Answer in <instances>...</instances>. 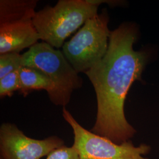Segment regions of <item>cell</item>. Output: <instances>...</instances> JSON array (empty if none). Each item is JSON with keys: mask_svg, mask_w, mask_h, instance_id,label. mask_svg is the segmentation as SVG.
I'll return each instance as SVG.
<instances>
[{"mask_svg": "<svg viewBox=\"0 0 159 159\" xmlns=\"http://www.w3.org/2000/svg\"><path fill=\"white\" fill-rule=\"evenodd\" d=\"M139 29L132 22L111 31L108 50L102 60L85 73L96 94V123L91 131L121 144L130 141L135 129L126 119L125 102L133 83L141 80L149 54L135 50Z\"/></svg>", "mask_w": 159, "mask_h": 159, "instance_id": "1", "label": "cell"}, {"mask_svg": "<svg viewBox=\"0 0 159 159\" xmlns=\"http://www.w3.org/2000/svg\"><path fill=\"white\" fill-rule=\"evenodd\" d=\"M21 64L39 70L51 81L52 89L48 96L56 106L66 107L73 92L83 85V79L63 51L45 42L37 43L22 54Z\"/></svg>", "mask_w": 159, "mask_h": 159, "instance_id": "2", "label": "cell"}, {"mask_svg": "<svg viewBox=\"0 0 159 159\" xmlns=\"http://www.w3.org/2000/svg\"><path fill=\"white\" fill-rule=\"evenodd\" d=\"M99 6L90 0H60L53 7L36 12L34 26L40 40L55 48L63 47L70 35L98 14Z\"/></svg>", "mask_w": 159, "mask_h": 159, "instance_id": "3", "label": "cell"}, {"mask_svg": "<svg viewBox=\"0 0 159 159\" xmlns=\"http://www.w3.org/2000/svg\"><path fill=\"white\" fill-rule=\"evenodd\" d=\"M109 16L104 8L89 18L70 40L65 42L63 52L75 71L85 73L99 63L108 50L111 31Z\"/></svg>", "mask_w": 159, "mask_h": 159, "instance_id": "4", "label": "cell"}, {"mask_svg": "<svg viewBox=\"0 0 159 159\" xmlns=\"http://www.w3.org/2000/svg\"><path fill=\"white\" fill-rule=\"evenodd\" d=\"M37 0L0 1V54L20 53L38 43L33 18Z\"/></svg>", "mask_w": 159, "mask_h": 159, "instance_id": "5", "label": "cell"}, {"mask_svg": "<svg viewBox=\"0 0 159 159\" xmlns=\"http://www.w3.org/2000/svg\"><path fill=\"white\" fill-rule=\"evenodd\" d=\"M63 116L73 129V146L80 159H148L143 156L150 150L148 145L135 147L130 141L118 144L97 135L80 125L66 107H63Z\"/></svg>", "mask_w": 159, "mask_h": 159, "instance_id": "6", "label": "cell"}, {"mask_svg": "<svg viewBox=\"0 0 159 159\" xmlns=\"http://www.w3.org/2000/svg\"><path fill=\"white\" fill-rule=\"evenodd\" d=\"M63 145V140L55 136L43 140L29 137L14 124L6 123L0 127L1 159H40Z\"/></svg>", "mask_w": 159, "mask_h": 159, "instance_id": "7", "label": "cell"}, {"mask_svg": "<svg viewBox=\"0 0 159 159\" xmlns=\"http://www.w3.org/2000/svg\"><path fill=\"white\" fill-rule=\"evenodd\" d=\"M20 93L26 97L34 90H46L48 94L52 89L51 81L44 74L35 68L21 66L19 69Z\"/></svg>", "mask_w": 159, "mask_h": 159, "instance_id": "8", "label": "cell"}, {"mask_svg": "<svg viewBox=\"0 0 159 159\" xmlns=\"http://www.w3.org/2000/svg\"><path fill=\"white\" fill-rule=\"evenodd\" d=\"M22 54L8 52L0 54V79L7 74L19 70L22 66Z\"/></svg>", "mask_w": 159, "mask_h": 159, "instance_id": "9", "label": "cell"}, {"mask_svg": "<svg viewBox=\"0 0 159 159\" xmlns=\"http://www.w3.org/2000/svg\"><path fill=\"white\" fill-rule=\"evenodd\" d=\"M20 82L19 77V70L7 74L0 79V96L4 98L11 97L15 91H20Z\"/></svg>", "mask_w": 159, "mask_h": 159, "instance_id": "10", "label": "cell"}, {"mask_svg": "<svg viewBox=\"0 0 159 159\" xmlns=\"http://www.w3.org/2000/svg\"><path fill=\"white\" fill-rule=\"evenodd\" d=\"M46 159H80L79 154L73 146L67 147L63 145L52 151Z\"/></svg>", "mask_w": 159, "mask_h": 159, "instance_id": "11", "label": "cell"}, {"mask_svg": "<svg viewBox=\"0 0 159 159\" xmlns=\"http://www.w3.org/2000/svg\"><path fill=\"white\" fill-rule=\"evenodd\" d=\"M91 2L97 6H100L101 4H107L108 6L114 7V6H121L122 4H125V1H116V0H91Z\"/></svg>", "mask_w": 159, "mask_h": 159, "instance_id": "12", "label": "cell"}, {"mask_svg": "<svg viewBox=\"0 0 159 159\" xmlns=\"http://www.w3.org/2000/svg\"></svg>", "mask_w": 159, "mask_h": 159, "instance_id": "13", "label": "cell"}]
</instances>
